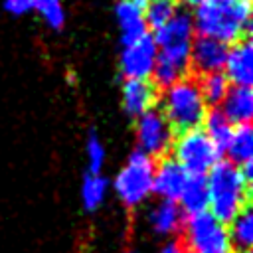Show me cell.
<instances>
[{"instance_id": "cell-1", "label": "cell", "mask_w": 253, "mask_h": 253, "mask_svg": "<svg viewBox=\"0 0 253 253\" xmlns=\"http://www.w3.org/2000/svg\"><path fill=\"white\" fill-rule=\"evenodd\" d=\"M196 36L213 38L231 45L249 38L251 0H202L192 14Z\"/></svg>"}, {"instance_id": "cell-2", "label": "cell", "mask_w": 253, "mask_h": 253, "mask_svg": "<svg viewBox=\"0 0 253 253\" xmlns=\"http://www.w3.org/2000/svg\"><path fill=\"white\" fill-rule=\"evenodd\" d=\"M208 186V211L227 225L243 208L249 206L251 184L243 178L239 166L219 158L206 174Z\"/></svg>"}, {"instance_id": "cell-3", "label": "cell", "mask_w": 253, "mask_h": 253, "mask_svg": "<svg viewBox=\"0 0 253 253\" xmlns=\"http://www.w3.org/2000/svg\"><path fill=\"white\" fill-rule=\"evenodd\" d=\"M158 109L166 117L172 130L180 134L192 128H200L210 107L200 93L198 79L186 75L162 91Z\"/></svg>"}, {"instance_id": "cell-4", "label": "cell", "mask_w": 253, "mask_h": 253, "mask_svg": "<svg viewBox=\"0 0 253 253\" xmlns=\"http://www.w3.org/2000/svg\"><path fill=\"white\" fill-rule=\"evenodd\" d=\"M154 166L156 160L140 150H132L128 154L113 180V190L125 208L134 210L152 196Z\"/></svg>"}, {"instance_id": "cell-5", "label": "cell", "mask_w": 253, "mask_h": 253, "mask_svg": "<svg viewBox=\"0 0 253 253\" xmlns=\"http://www.w3.org/2000/svg\"><path fill=\"white\" fill-rule=\"evenodd\" d=\"M196 38L194 22L188 12H176L170 22L154 30V45L158 49V59L172 63L174 67L188 73L190 69V49Z\"/></svg>"}, {"instance_id": "cell-6", "label": "cell", "mask_w": 253, "mask_h": 253, "mask_svg": "<svg viewBox=\"0 0 253 253\" xmlns=\"http://www.w3.org/2000/svg\"><path fill=\"white\" fill-rule=\"evenodd\" d=\"M170 156L190 174V176H206L210 168L219 160V154L204 128H192L176 134Z\"/></svg>"}, {"instance_id": "cell-7", "label": "cell", "mask_w": 253, "mask_h": 253, "mask_svg": "<svg viewBox=\"0 0 253 253\" xmlns=\"http://www.w3.org/2000/svg\"><path fill=\"white\" fill-rule=\"evenodd\" d=\"M134 136H136V150L158 160L170 154L176 132L168 125L162 111L158 107H152L150 111L134 119Z\"/></svg>"}, {"instance_id": "cell-8", "label": "cell", "mask_w": 253, "mask_h": 253, "mask_svg": "<svg viewBox=\"0 0 253 253\" xmlns=\"http://www.w3.org/2000/svg\"><path fill=\"white\" fill-rule=\"evenodd\" d=\"M182 245L186 253H198V251H211V249H227L229 237H227V225L217 221L208 210L186 215L184 227H182Z\"/></svg>"}, {"instance_id": "cell-9", "label": "cell", "mask_w": 253, "mask_h": 253, "mask_svg": "<svg viewBox=\"0 0 253 253\" xmlns=\"http://www.w3.org/2000/svg\"><path fill=\"white\" fill-rule=\"evenodd\" d=\"M156 57H158V49L150 34L132 43L123 45L119 59V69L123 79H150L152 69L156 65Z\"/></svg>"}, {"instance_id": "cell-10", "label": "cell", "mask_w": 253, "mask_h": 253, "mask_svg": "<svg viewBox=\"0 0 253 253\" xmlns=\"http://www.w3.org/2000/svg\"><path fill=\"white\" fill-rule=\"evenodd\" d=\"M188 172L168 154L156 160L154 166V178H152V194L158 196L160 200H170L178 202L186 182H188Z\"/></svg>"}, {"instance_id": "cell-11", "label": "cell", "mask_w": 253, "mask_h": 253, "mask_svg": "<svg viewBox=\"0 0 253 253\" xmlns=\"http://www.w3.org/2000/svg\"><path fill=\"white\" fill-rule=\"evenodd\" d=\"M227 49H229V45H225L213 38L196 36L192 49H190V69H194L198 73V77L223 71Z\"/></svg>"}, {"instance_id": "cell-12", "label": "cell", "mask_w": 253, "mask_h": 253, "mask_svg": "<svg viewBox=\"0 0 253 253\" xmlns=\"http://www.w3.org/2000/svg\"><path fill=\"white\" fill-rule=\"evenodd\" d=\"M223 75L233 87H251L253 83V45L249 38H243L229 45Z\"/></svg>"}, {"instance_id": "cell-13", "label": "cell", "mask_w": 253, "mask_h": 253, "mask_svg": "<svg viewBox=\"0 0 253 253\" xmlns=\"http://www.w3.org/2000/svg\"><path fill=\"white\" fill-rule=\"evenodd\" d=\"M156 99H158V89L150 83V79H125L123 81V87H121L123 111L130 119H136L142 113L156 107Z\"/></svg>"}, {"instance_id": "cell-14", "label": "cell", "mask_w": 253, "mask_h": 253, "mask_svg": "<svg viewBox=\"0 0 253 253\" xmlns=\"http://www.w3.org/2000/svg\"><path fill=\"white\" fill-rule=\"evenodd\" d=\"M115 16L121 32V43H132L144 36H148V26L144 20V10L136 6L132 0H119L115 6Z\"/></svg>"}, {"instance_id": "cell-15", "label": "cell", "mask_w": 253, "mask_h": 253, "mask_svg": "<svg viewBox=\"0 0 253 253\" xmlns=\"http://www.w3.org/2000/svg\"><path fill=\"white\" fill-rule=\"evenodd\" d=\"M184 221H186V213L182 211L178 202L160 200L148 211V223H150L152 231L158 235H164V237L182 233Z\"/></svg>"}, {"instance_id": "cell-16", "label": "cell", "mask_w": 253, "mask_h": 253, "mask_svg": "<svg viewBox=\"0 0 253 253\" xmlns=\"http://www.w3.org/2000/svg\"><path fill=\"white\" fill-rule=\"evenodd\" d=\"M219 111L225 115V119L235 125H247L253 117V91L251 87H229L227 95L223 97Z\"/></svg>"}, {"instance_id": "cell-17", "label": "cell", "mask_w": 253, "mask_h": 253, "mask_svg": "<svg viewBox=\"0 0 253 253\" xmlns=\"http://www.w3.org/2000/svg\"><path fill=\"white\" fill-rule=\"evenodd\" d=\"M223 158L227 162H231L233 166H241V164L253 160V128H251V123L233 126V132H231V138L227 142Z\"/></svg>"}, {"instance_id": "cell-18", "label": "cell", "mask_w": 253, "mask_h": 253, "mask_svg": "<svg viewBox=\"0 0 253 253\" xmlns=\"http://www.w3.org/2000/svg\"><path fill=\"white\" fill-rule=\"evenodd\" d=\"M202 128H204V132L208 134V138L211 140V144L215 146L219 158H223L225 148H227V142H229L231 132H233V125L225 119V115L219 111V107L208 109L206 119H204V123H202Z\"/></svg>"}, {"instance_id": "cell-19", "label": "cell", "mask_w": 253, "mask_h": 253, "mask_svg": "<svg viewBox=\"0 0 253 253\" xmlns=\"http://www.w3.org/2000/svg\"><path fill=\"white\" fill-rule=\"evenodd\" d=\"M227 237H229V245H231V249L235 253L251 251V245H253V215H251V206L243 208L227 223Z\"/></svg>"}, {"instance_id": "cell-20", "label": "cell", "mask_w": 253, "mask_h": 253, "mask_svg": "<svg viewBox=\"0 0 253 253\" xmlns=\"http://www.w3.org/2000/svg\"><path fill=\"white\" fill-rule=\"evenodd\" d=\"M178 206L186 215H194L208 210V186L206 176H188V182L178 198Z\"/></svg>"}, {"instance_id": "cell-21", "label": "cell", "mask_w": 253, "mask_h": 253, "mask_svg": "<svg viewBox=\"0 0 253 253\" xmlns=\"http://www.w3.org/2000/svg\"><path fill=\"white\" fill-rule=\"evenodd\" d=\"M109 192V180L103 174H85L81 180V204L85 211H95L101 208Z\"/></svg>"}, {"instance_id": "cell-22", "label": "cell", "mask_w": 253, "mask_h": 253, "mask_svg": "<svg viewBox=\"0 0 253 253\" xmlns=\"http://www.w3.org/2000/svg\"><path fill=\"white\" fill-rule=\"evenodd\" d=\"M198 79V87H200V93L206 101V105L211 109V107H219L223 97L227 95L229 91V81L227 77L223 75V71H217V73H208V75H200L196 77Z\"/></svg>"}, {"instance_id": "cell-23", "label": "cell", "mask_w": 253, "mask_h": 253, "mask_svg": "<svg viewBox=\"0 0 253 253\" xmlns=\"http://www.w3.org/2000/svg\"><path fill=\"white\" fill-rule=\"evenodd\" d=\"M176 12H178V2L176 0H148V4L144 8L146 26L152 28V30H158L166 22H170Z\"/></svg>"}, {"instance_id": "cell-24", "label": "cell", "mask_w": 253, "mask_h": 253, "mask_svg": "<svg viewBox=\"0 0 253 253\" xmlns=\"http://www.w3.org/2000/svg\"><path fill=\"white\" fill-rule=\"evenodd\" d=\"M85 156H87V174H103V166L107 160L105 144L99 136V132L93 128L87 134L85 140Z\"/></svg>"}, {"instance_id": "cell-25", "label": "cell", "mask_w": 253, "mask_h": 253, "mask_svg": "<svg viewBox=\"0 0 253 253\" xmlns=\"http://www.w3.org/2000/svg\"><path fill=\"white\" fill-rule=\"evenodd\" d=\"M34 10L40 14V18L47 28L61 30L65 26V10L61 0H36Z\"/></svg>"}, {"instance_id": "cell-26", "label": "cell", "mask_w": 253, "mask_h": 253, "mask_svg": "<svg viewBox=\"0 0 253 253\" xmlns=\"http://www.w3.org/2000/svg\"><path fill=\"white\" fill-rule=\"evenodd\" d=\"M36 0H4V10L12 16H24L34 10Z\"/></svg>"}, {"instance_id": "cell-27", "label": "cell", "mask_w": 253, "mask_h": 253, "mask_svg": "<svg viewBox=\"0 0 253 253\" xmlns=\"http://www.w3.org/2000/svg\"><path fill=\"white\" fill-rule=\"evenodd\" d=\"M160 253H186V249H184V245H182L180 239H170V241H166L162 245Z\"/></svg>"}, {"instance_id": "cell-28", "label": "cell", "mask_w": 253, "mask_h": 253, "mask_svg": "<svg viewBox=\"0 0 253 253\" xmlns=\"http://www.w3.org/2000/svg\"><path fill=\"white\" fill-rule=\"evenodd\" d=\"M180 4H184L186 8H194V10H196V8L202 4V0H180Z\"/></svg>"}, {"instance_id": "cell-29", "label": "cell", "mask_w": 253, "mask_h": 253, "mask_svg": "<svg viewBox=\"0 0 253 253\" xmlns=\"http://www.w3.org/2000/svg\"><path fill=\"white\" fill-rule=\"evenodd\" d=\"M198 253H235V251L227 247V249H211V251H198Z\"/></svg>"}, {"instance_id": "cell-30", "label": "cell", "mask_w": 253, "mask_h": 253, "mask_svg": "<svg viewBox=\"0 0 253 253\" xmlns=\"http://www.w3.org/2000/svg\"><path fill=\"white\" fill-rule=\"evenodd\" d=\"M132 2H134L136 6H140L142 10H144V8H146V4H148V0H132Z\"/></svg>"}]
</instances>
